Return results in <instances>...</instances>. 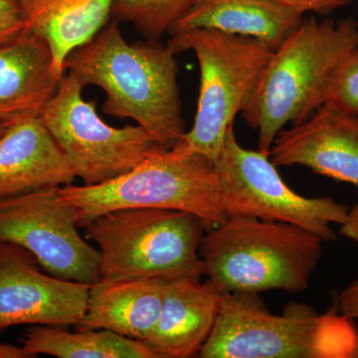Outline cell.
Segmentation results:
<instances>
[{
  "mask_svg": "<svg viewBox=\"0 0 358 358\" xmlns=\"http://www.w3.org/2000/svg\"><path fill=\"white\" fill-rule=\"evenodd\" d=\"M120 23L110 20L96 36L71 52L64 62L85 86L106 94L103 114L129 119L166 148L186 133L178 88V63L173 45L128 42Z\"/></svg>",
  "mask_w": 358,
  "mask_h": 358,
  "instance_id": "1",
  "label": "cell"
},
{
  "mask_svg": "<svg viewBox=\"0 0 358 358\" xmlns=\"http://www.w3.org/2000/svg\"><path fill=\"white\" fill-rule=\"evenodd\" d=\"M358 50V21L315 15L273 51L241 114L259 133V152L268 155L287 124L306 121L326 103L327 88L341 63Z\"/></svg>",
  "mask_w": 358,
  "mask_h": 358,
  "instance_id": "2",
  "label": "cell"
},
{
  "mask_svg": "<svg viewBox=\"0 0 358 358\" xmlns=\"http://www.w3.org/2000/svg\"><path fill=\"white\" fill-rule=\"evenodd\" d=\"M324 240L284 222L228 217L207 230L199 254L208 281L222 294L308 289Z\"/></svg>",
  "mask_w": 358,
  "mask_h": 358,
  "instance_id": "3",
  "label": "cell"
},
{
  "mask_svg": "<svg viewBox=\"0 0 358 358\" xmlns=\"http://www.w3.org/2000/svg\"><path fill=\"white\" fill-rule=\"evenodd\" d=\"M358 333L338 312L317 313L292 303L281 315L268 312L254 293L223 294L202 358H352Z\"/></svg>",
  "mask_w": 358,
  "mask_h": 358,
  "instance_id": "4",
  "label": "cell"
},
{
  "mask_svg": "<svg viewBox=\"0 0 358 358\" xmlns=\"http://www.w3.org/2000/svg\"><path fill=\"white\" fill-rule=\"evenodd\" d=\"M85 236L100 252L102 281L201 279L199 254L206 227L189 212L124 208L84 226Z\"/></svg>",
  "mask_w": 358,
  "mask_h": 358,
  "instance_id": "5",
  "label": "cell"
},
{
  "mask_svg": "<svg viewBox=\"0 0 358 358\" xmlns=\"http://www.w3.org/2000/svg\"><path fill=\"white\" fill-rule=\"evenodd\" d=\"M59 194L76 211L82 228L103 214L124 208L189 212L201 219L206 230L227 219L216 192L213 162L179 143L112 180L62 186Z\"/></svg>",
  "mask_w": 358,
  "mask_h": 358,
  "instance_id": "6",
  "label": "cell"
},
{
  "mask_svg": "<svg viewBox=\"0 0 358 358\" xmlns=\"http://www.w3.org/2000/svg\"><path fill=\"white\" fill-rule=\"evenodd\" d=\"M169 43L178 53L192 51L200 70L194 124L178 143L214 162L228 129L253 95L274 50L251 37L212 29L178 33Z\"/></svg>",
  "mask_w": 358,
  "mask_h": 358,
  "instance_id": "7",
  "label": "cell"
},
{
  "mask_svg": "<svg viewBox=\"0 0 358 358\" xmlns=\"http://www.w3.org/2000/svg\"><path fill=\"white\" fill-rule=\"evenodd\" d=\"M216 192L226 216L293 224L331 242L333 224L341 225L348 205L331 197H305L282 180L268 155L238 143L234 127L228 129L222 150L213 162Z\"/></svg>",
  "mask_w": 358,
  "mask_h": 358,
  "instance_id": "8",
  "label": "cell"
},
{
  "mask_svg": "<svg viewBox=\"0 0 358 358\" xmlns=\"http://www.w3.org/2000/svg\"><path fill=\"white\" fill-rule=\"evenodd\" d=\"M85 87L74 73L67 71L40 113L84 185L107 182L169 150L138 124L115 128L106 124L96 113V101H85Z\"/></svg>",
  "mask_w": 358,
  "mask_h": 358,
  "instance_id": "9",
  "label": "cell"
},
{
  "mask_svg": "<svg viewBox=\"0 0 358 358\" xmlns=\"http://www.w3.org/2000/svg\"><path fill=\"white\" fill-rule=\"evenodd\" d=\"M59 188L0 199V242L27 250L54 277L95 284L101 280L100 252L80 235L76 211Z\"/></svg>",
  "mask_w": 358,
  "mask_h": 358,
  "instance_id": "10",
  "label": "cell"
},
{
  "mask_svg": "<svg viewBox=\"0 0 358 358\" xmlns=\"http://www.w3.org/2000/svg\"><path fill=\"white\" fill-rule=\"evenodd\" d=\"M35 257L0 242V333L21 324L78 326L91 285L42 272Z\"/></svg>",
  "mask_w": 358,
  "mask_h": 358,
  "instance_id": "11",
  "label": "cell"
},
{
  "mask_svg": "<svg viewBox=\"0 0 358 358\" xmlns=\"http://www.w3.org/2000/svg\"><path fill=\"white\" fill-rule=\"evenodd\" d=\"M268 157L275 166H306L350 183L358 192V117L326 103L275 136Z\"/></svg>",
  "mask_w": 358,
  "mask_h": 358,
  "instance_id": "12",
  "label": "cell"
},
{
  "mask_svg": "<svg viewBox=\"0 0 358 358\" xmlns=\"http://www.w3.org/2000/svg\"><path fill=\"white\" fill-rule=\"evenodd\" d=\"M75 178L40 115L14 122L0 138V199L62 187Z\"/></svg>",
  "mask_w": 358,
  "mask_h": 358,
  "instance_id": "13",
  "label": "cell"
},
{
  "mask_svg": "<svg viewBox=\"0 0 358 358\" xmlns=\"http://www.w3.org/2000/svg\"><path fill=\"white\" fill-rule=\"evenodd\" d=\"M222 298L208 280L166 282L159 320L145 343L160 358L199 357L215 326Z\"/></svg>",
  "mask_w": 358,
  "mask_h": 358,
  "instance_id": "14",
  "label": "cell"
},
{
  "mask_svg": "<svg viewBox=\"0 0 358 358\" xmlns=\"http://www.w3.org/2000/svg\"><path fill=\"white\" fill-rule=\"evenodd\" d=\"M63 74L46 40L25 29L0 44V115L13 121L39 115Z\"/></svg>",
  "mask_w": 358,
  "mask_h": 358,
  "instance_id": "15",
  "label": "cell"
},
{
  "mask_svg": "<svg viewBox=\"0 0 358 358\" xmlns=\"http://www.w3.org/2000/svg\"><path fill=\"white\" fill-rule=\"evenodd\" d=\"M303 15L275 0H194L169 34L217 30L251 37L275 50L303 23Z\"/></svg>",
  "mask_w": 358,
  "mask_h": 358,
  "instance_id": "16",
  "label": "cell"
},
{
  "mask_svg": "<svg viewBox=\"0 0 358 358\" xmlns=\"http://www.w3.org/2000/svg\"><path fill=\"white\" fill-rule=\"evenodd\" d=\"M166 281L159 279L100 281L91 285L83 320L77 329H107L145 341L154 331Z\"/></svg>",
  "mask_w": 358,
  "mask_h": 358,
  "instance_id": "17",
  "label": "cell"
},
{
  "mask_svg": "<svg viewBox=\"0 0 358 358\" xmlns=\"http://www.w3.org/2000/svg\"><path fill=\"white\" fill-rule=\"evenodd\" d=\"M115 0H18L26 29L48 42L54 64L64 75L68 55L110 20Z\"/></svg>",
  "mask_w": 358,
  "mask_h": 358,
  "instance_id": "18",
  "label": "cell"
},
{
  "mask_svg": "<svg viewBox=\"0 0 358 358\" xmlns=\"http://www.w3.org/2000/svg\"><path fill=\"white\" fill-rule=\"evenodd\" d=\"M28 355L58 358H160L145 341L124 338L107 329H78L70 333L59 327H30L21 339Z\"/></svg>",
  "mask_w": 358,
  "mask_h": 358,
  "instance_id": "19",
  "label": "cell"
},
{
  "mask_svg": "<svg viewBox=\"0 0 358 358\" xmlns=\"http://www.w3.org/2000/svg\"><path fill=\"white\" fill-rule=\"evenodd\" d=\"M194 0H115L110 20L129 23L143 38L160 41Z\"/></svg>",
  "mask_w": 358,
  "mask_h": 358,
  "instance_id": "20",
  "label": "cell"
},
{
  "mask_svg": "<svg viewBox=\"0 0 358 358\" xmlns=\"http://www.w3.org/2000/svg\"><path fill=\"white\" fill-rule=\"evenodd\" d=\"M326 103L358 117V50L350 54L334 73Z\"/></svg>",
  "mask_w": 358,
  "mask_h": 358,
  "instance_id": "21",
  "label": "cell"
},
{
  "mask_svg": "<svg viewBox=\"0 0 358 358\" xmlns=\"http://www.w3.org/2000/svg\"><path fill=\"white\" fill-rule=\"evenodd\" d=\"M26 29L18 0H0V44L6 43Z\"/></svg>",
  "mask_w": 358,
  "mask_h": 358,
  "instance_id": "22",
  "label": "cell"
},
{
  "mask_svg": "<svg viewBox=\"0 0 358 358\" xmlns=\"http://www.w3.org/2000/svg\"><path fill=\"white\" fill-rule=\"evenodd\" d=\"M284 6L293 7L303 13H315L319 15H329L350 6L352 0H275Z\"/></svg>",
  "mask_w": 358,
  "mask_h": 358,
  "instance_id": "23",
  "label": "cell"
},
{
  "mask_svg": "<svg viewBox=\"0 0 358 358\" xmlns=\"http://www.w3.org/2000/svg\"><path fill=\"white\" fill-rule=\"evenodd\" d=\"M336 312L348 320H358V279L350 282L339 293Z\"/></svg>",
  "mask_w": 358,
  "mask_h": 358,
  "instance_id": "24",
  "label": "cell"
},
{
  "mask_svg": "<svg viewBox=\"0 0 358 358\" xmlns=\"http://www.w3.org/2000/svg\"><path fill=\"white\" fill-rule=\"evenodd\" d=\"M339 233L358 245V203L348 209V216L341 224Z\"/></svg>",
  "mask_w": 358,
  "mask_h": 358,
  "instance_id": "25",
  "label": "cell"
},
{
  "mask_svg": "<svg viewBox=\"0 0 358 358\" xmlns=\"http://www.w3.org/2000/svg\"><path fill=\"white\" fill-rule=\"evenodd\" d=\"M0 358H32L31 355L17 346L0 343Z\"/></svg>",
  "mask_w": 358,
  "mask_h": 358,
  "instance_id": "26",
  "label": "cell"
},
{
  "mask_svg": "<svg viewBox=\"0 0 358 358\" xmlns=\"http://www.w3.org/2000/svg\"><path fill=\"white\" fill-rule=\"evenodd\" d=\"M17 121H13V120L8 119V117H2L0 115V138L3 136V134L6 133L7 129L11 126V124H14V122Z\"/></svg>",
  "mask_w": 358,
  "mask_h": 358,
  "instance_id": "27",
  "label": "cell"
},
{
  "mask_svg": "<svg viewBox=\"0 0 358 358\" xmlns=\"http://www.w3.org/2000/svg\"><path fill=\"white\" fill-rule=\"evenodd\" d=\"M352 358H358V338L357 345H355V350H353Z\"/></svg>",
  "mask_w": 358,
  "mask_h": 358,
  "instance_id": "28",
  "label": "cell"
}]
</instances>
